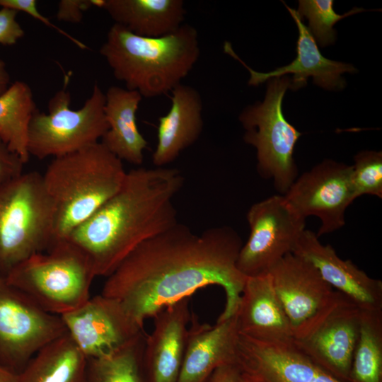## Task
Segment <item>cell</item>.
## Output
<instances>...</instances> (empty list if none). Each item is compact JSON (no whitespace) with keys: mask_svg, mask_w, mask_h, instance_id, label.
Here are the masks:
<instances>
[{"mask_svg":"<svg viewBox=\"0 0 382 382\" xmlns=\"http://www.w3.org/2000/svg\"><path fill=\"white\" fill-rule=\"evenodd\" d=\"M189 297L158 312L154 329L146 335L143 369L146 382H177L192 315Z\"/></svg>","mask_w":382,"mask_h":382,"instance_id":"obj_17","label":"cell"},{"mask_svg":"<svg viewBox=\"0 0 382 382\" xmlns=\"http://www.w3.org/2000/svg\"><path fill=\"white\" fill-rule=\"evenodd\" d=\"M199 42L197 30L189 24L170 34L149 37L114 23L100 53L127 89L152 98L181 83L199 59Z\"/></svg>","mask_w":382,"mask_h":382,"instance_id":"obj_3","label":"cell"},{"mask_svg":"<svg viewBox=\"0 0 382 382\" xmlns=\"http://www.w3.org/2000/svg\"><path fill=\"white\" fill-rule=\"evenodd\" d=\"M292 253L313 265L327 283L361 310H382V282L369 277L350 260L339 257L314 232L305 229Z\"/></svg>","mask_w":382,"mask_h":382,"instance_id":"obj_16","label":"cell"},{"mask_svg":"<svg viewBox=\"0 0 382 382\" xmlns=\"http://www.w3.org/2000/svg\"><path fill=\"white\" fill-rule=\"evenodd\" d=\"M67 333L88 358L108 354L144 331L117 301L101 294L60 316Z\"/></svg>","mask_w":382,"mask_h":382,"instance_id":"obj_14","label":"cell"},{"mask_svg":"<svg viewBox=\"0 0 382 382\" xmlns=\"http://www.w3.org/2000/svg\"><path fill=\"white\" fill-rule=\"evenodd\" d=\"M168 113L158 118L157 144L152 154L156 167H165L195 144L203 129L202 100L193 87L182 83L171 91Z\"/></svg>","mask_w":382,"mask_h":382,"instance_id":"obj_21","label":"cell"},{"mask_svg":"<svg viewBox=\"0 0 382 382\" xmlns=\"http://www.w3.org/2000/svg\"><path fill=\"white\" fill-rule=\"evenodd\" d=\"M240 370L235 364L224 365L216 369L207 382H241Z\"/></svg>","mask_w":382,"mask_h":382,"instance_id":"obj_34","label":"cell"},{"mask_svg":"<svg viewBox=\"0 0 382 382\" xmlns=\"http://www.w3.org/2000/svg\"><path fill=\"white\" fill-rule=\"evenodd\" d=\"M145 337L142 331L116 350L86 359V382H146L143 369Z\"/></svg>","mask_w":382,"mask_h":382,"instance_id":"obj_26","label":"cell"},{"mask_svg":"<svg viewBox=\"0 0 382 382\" xmlns=\"http://www.w3.org/2000/svg\"><path fill=\"white\" fill-rule=\"evenodd\" d=\"M268 81L264 101L248 106L239 120L245 130L244 141L257 150L258 173L272 179L276 190L284 195L297 177L293 155L301 133L282 112L283 98L291 88V79L284 76Z\"/></svg>","mask_w":382,"mask_h":382,"instance_id":"obj_7","label":"cell"},{"mask_svg":"<svg viewBox=\"0 0 382 382\" xmlns=\"http://www.w3.org/2000/svg\"><path fill=\"white\" fill-rule=\"evenodd\" d=\"M243 245L226 226L200 233L177 223L144 241L106 277L101 294L122 306L139 327L165 307L209 285L226 295L217 321L233 316L247 277L237 267Z\"/></svg>","mask_w":382,"mask_h":382,"instance_id":"obj_1","label":"cell"},{"mask_svg":"<svg viewBox=\"0 0 382 382\" xmlns=\"http://www.w3.org/2000/svg\"><path fill=\"white\" fill-rule=\"evenodd\" d=\"M18 11L7 7L0 8V44L13 45L25 32L16 20Z\"/></svg>","mask_w":382,"mask_h":382,"instance_id":"obj_31","label":"cell"},{"mask_svg":"<svg viewBox=\"0 0 382 382\" xmlns=\"http://www.w3.org/2000/svg\"><path fill=\"white\" fill-rule=\"evenodd\" d=\"M55 208L36 171L0 186V275L54 243Z\"/></svg>","mask_w":382,"mask_h":382,"instance_id":"obj_6","label":"cell"},{"mask_svg":"<svg viewBox=\"0 0 382 382\" xmlns=\"http://www.w3.org/2000/svg\"><path fill=\"white\" fill-rule=\"evenodd\" d=\"M352 175V166L327 159L296 178L283 195L305 219H320L319 237L345 224V211L356 199Z\"/></svg>","mask_w":382,"mask_h":382,"instance_id":"obj_12","label":"cell"},{"mask_svg":"<svg viewBox=\"0 0 382 382\" xmlns=\"http://www.w3.org/2000/svg\"><path fill=\"white\" fill-rule=\"evenodd\" d=\"M115 23L137 35L158 37L177 30L185 15L182 0H104Z\"/></svg>","mask_w":382,"mask_h":382,"instance_id":"obj_23","label":"cell"},{"mask_svg":"<svg viewBox=\"0 0 382 382\" xmlns=\"http://www.w3.org/2000/svg\"><path fill=\"white\" fill-rule=\"evenodd\" d=\"M352 180L355 197L370 195L382 197V152L363 151L354 156Z\"/></svg>","mask_w":382,"mask_h":382,"instance_id":"obj_29","label":"cell"},{"mask_svg":"<svg viewBox=\"0 0 382 382\" xmlns=\"http://www.w3.org/2000/svg\"><path fill=\"white\" fill-rule=\"evenodd\" d=\"M294 20L299 30L296 42V57L289 64L277 68L267 73L257 72L248 66L233 52L229 42L224 45V51L238 60L250 73L248 84L257 86L272 78L293 74L291 88L298 89L304 86L308 78L313 77L315 84L328 90L342 89L345 81L341 75L345 72H354L356 69L351 64L325 58L320 53L316 42L302 18L296 10L283 2Z\"/></svg>","mask_w":382,"mask_h":382,"instance_id":"obj_18","label":"cell"},{"mask_svg":"<svg viewBox=\"0 0 382 382\" xmlns=\"http://www.w3.org/2000/svg\"><path fill=\"white\" fill-rule=\"evenodd\" d=\"M126 173L100 141L54 158L42 178L55 208V241L67 238L112 197Z\"/></svg>","mask_w":382,"mask_h":382,"instance_id":"obj_4","label":"cell"},{"mask_svg":"<svg viewBox=\"0 0 382 382\" xmlns=\"http://www.w3.org/2000/svg\"><path fill=\"white\" fill-rule=\"evenodd\" d=\"M37 110L30 87L16 81L0 95V139L25 163L30 121Z\"/></svg>","mask_w":382,"mask_h":382,"instance_id":"obj_25","label":"cell"},{"mask_svg":"<svg viewBox=\"0 0 382 382\" xmlns=\"http://www.w3.org/2000/svg\"><path fill=\"white\" fill-rule=\"evenodd\" d=\"M25 163L0 139V186L23 173Z\"/></svg>","mask_w":382,"mask_h":382,"instance_id":"obj_33","label":"cell"},{"mask_svg":"<svg viewBox=\"0 0 382 382\" xmlns=\"http://www.w3.org/2000/svg\"><path fill=\"white\" fill-rule=\"evenodd\" d=\"M104 0H62L58 4L57 18L59 21L80 23L83 13L93 6L102 8Z\"/></svg>","mask_w":382,"mask_h":382,"instance_id":"obj_32","label":"cell"},{"mask_svg":"<svg viewBox=\"0 0 382 382\" xmlns=\"http://www.w3.org/2000/svg\"><path fill=\"white\" fill-rule=\"evenodd\" d=\"M332 0H300L296 12L308 21V30L321 47L334 43L336 33L334 25L347 16L364 11L361 8L340 15L335 12Z\"/></svg>","mask_w":382,"mask_h":382,"instance_id":"obj_28","label":"cell"},{"mask_svg":"<svg viewBox=\"0 0 382 382\" xmlns=\"http://www.w3.org/2000/svg\"><path fill=\"white\" fill-rule=\"evenodd\" d=\"M250 235L237 260L246 277L267 273L289 253L306 229V219L288 204L284 195H273L253 204L247 213Z\"/></svg>","mask_w":382,"mask_h":382,"instance_id":"obj_10","label":"cell"},{"mask_svg":"<svg viewBox=\"0 0 382 382\" xmlns=\"http://www.w3.org/2000/svg\"><path fill=\"white\" fill-rule=\"evenodd\" d=\"M236 365L250 382H342L316 364L293 339L266 342L239 332Z\"/></svg>","mask_w":382,"mask_h":382,"instance_id":"obj_13","label":"cell"},{"mask_svg":"<svg viewBox=\"0 0 382 382\" xmlns=\"http://www.w3.org/2000/svg\"><path fill=\"white\" fill-rule=\"evenodd\" d=\"M238 333L235 314L213 326L192 314L177 382H207L219 367L236 365Z\"/></svg>","mask_w":382,"mask_h":382,"instance_id":"obj_19","label":"cell"},{"mask_svg":"<svg viewBox=\"0 0 382 382\" xmlns=\"http://www.w3.org/2000/svg\"><path fill=\"white\" fill-rule=\"evenodd\" d=\"M1 7H7L18 11H23L33 17L34 18L45 23L47 26L56 30L59 33L64 35L80 49H87V46L78 39L69 35L65 30L56 26L51 23L49 19L41 14L37 8V1L35 0H0Z\"/></svg>","mask_w":382,"mask_h":382,"instance_id":"obj_30","label":"cell"},{"mask_svg":"<svg viewBox=\"0 0 382 382\" xmlns=\"http://www.w3.org/2000/svg\"><path fill=\"white\" fill-rule=\"evenodd\" d=\"M349 382H382V310H362Z\"/></svg>","mask_w":382,"mask_h":382,"instance_id":"obj_27","label":"cell"},{"mask_svg":"<svg viewBox=\"0 0 382 382\" xmlns=\"http://www.w3.org/2000/svg\"><path fill=\"white\" fill-rule=\"evenodd\" d=\"M235 315L239 332L249 337L266 342L293 339L269 273L247 277Z\"/></svg>","mask_w":382,"mask_h":382,"instance_id":"obj_20","label":"cell"},{"mask_svg":"<svg viewBox=\"0 0 382 382\" xmlns=\"http://www.w3.org/2000/svg\"><path fill=\"white\" fill-rule=\"evenodd\" d=\"M183 183L176 168L132 169L119 190L66 238L88 257L96 277H107L139 245L178 223L173 199Z\"/></svg>","mask_w":382,"mask_h":382,"instance_id":"obj_2","label":"cell"},{"mask_svg":"<svg viewBox=\"0 0 382 382\" xmlns=\"http://www.w3.org/2000/svg\"><path fill=\"white\" fill-rule=\"evenodd\" d=\"M71 95L66 86L48 103V112L34 114L29 126L30 156L57 158L99 142L108 129L105 113V93L96 83L83 107L70 108Z\"/></svg>","mask_w":382,"mask_h":382,"instance_id":"obj_8","label":"cell"},{"mask_svg":"<svg viewBox=\"0 0 382 382\" xmlns=\"http://www.w3.org/2000/svg\"><path fill=\"white\" fill-rule=\"evenodd\" d=\"M3 277L41 308L62 316L90 299L96 275L86 254L68 238H61L46 253L32 255Z\"/></svg>","mask_w":382,"mask_h":382,"instance_id":"obj_5","label":"cell"},{"mask_svg":"<svg viewBox=\"0 0 382 382\" xmlns=\"http://www.w3.org/2000/svg\"><path fill=\"white\" fill-rule=\"evenodd\" d=\"M86 358L68 333L39 351L18 373V382H86Z\"/></svg>","mask_w":382,"mask_h":382,"instance_id":"obj_24","label":"cell"},{"mask_svg":"<svg viewBox=\"0 0 382 382\" xmlns=\"http://www.w3.org/2000/svg\"><path fill=\"white\" fill-rule=\"evenodd\" d=\"M18 373L0 364V382H18Z\"/></svg>","mask_w":382,"mask_h":382,"instance_id":"obj_36","label":"cell"},{"mask_svg":"<svg viewBox=\"0 0 382 382\" xmlns=\"http://www.w3.org/2000/svg\"><path fill=\"white\" fill-rule=\"evenodd\" d=\"M241 382H250V381H246V380H244V379L242 378V381H241Z\"/></svg>","mask_w":382,"mask_h":382,"instance_id":"obj_37","label":"cell"},{"mask_svg":"<svg viewBox=\"0 0 382 382\" xmlns=\"http://www.w3.org/2000/svg\"><path fill=\"white\" fill-rule=\"evenodd\" d=\"M10 75L6 69L5 62L0 59V95L10 86Z\"/></svg>","mask_w":382,"mask_h":382,"instance_id":"obj_35","label":"cell"},{"mask_svg":"<svg viewBox=\"0 0 382 382\" xmlns=\"http://www.w3.org/2000/svg\"><path fill=\"white\" fill-rule=\"evenodd\" d=\"M361 311L352 301L336 291L331 303L293 340L330 375L342 382H349Z\"/></svg>","mask_w":382,"mask_h":382,"instance_id":"obj_11","label":"cell"},{"mask_svg":"<svg viewBox=\"0 0 382 382\" xmlns=\"http://www.w3.org/2000/svg\"><path fill=\"white\" fill-rule=\"evenodd\" d=\"M267 273L290 322L293 338L313 323L336 294L313 265L292 253L281 258Z\"/></svg>","mask_w":382,"mask_h":382,"instance_id":"obj_15","label":"cell"},{"mask_svg":"<svg viewBox=\"0 0 382 382\" xmlns=\"http://www.w3.org/2000/svg\"><path fill=\"white\" fill-rule=\"evenodd\" d=\"M67 333L50 313L0 275V364L19 373L42 348Z\"/></svg>","mask_w":382,"mask_h":382,"instance_id":"obj_9","label":"cell"},{"mask_svg":"<svg viewBox=\"0 0 382 382\" xmlns=\"http://www.w3.org/2000/svg\"><path fill=\"white\" fill-rule=\"evenodd\" d=\"M108 129L100 142L122 161L141 165L148 142L139 131L136 113L142 99L137 91L110 86L105 93Z\"/></svg>","mask_w":382,"mask_h":382,"instance_id":"obj_22","label":"cell"}]
</instances>
